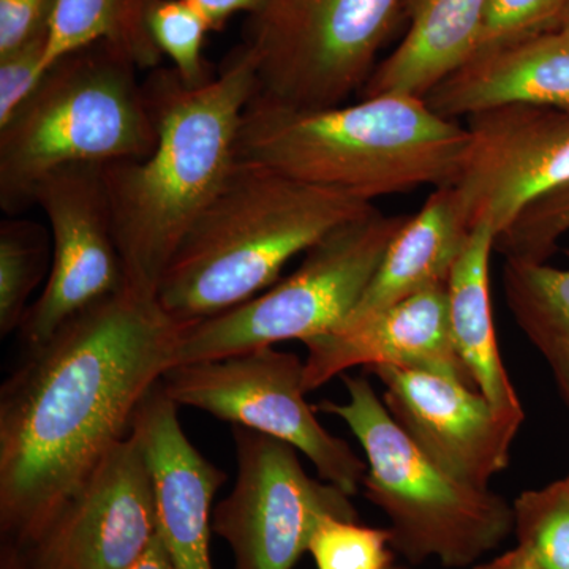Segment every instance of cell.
<instances>
[{
    "instance_id": "836d02e7",
    "label": "cell",
    "mask_w": 569,
    "mask_h": 569,
    "mask_svg": "<svg viewBox=\"0 0 569 569\" xmlns=\"http://www.w3.org/2000/svg\"><path fill=\"white\" fill-rule=\"evenodd\" d=\"M0 569H26L20 561L9 550H2L0 553Z\"/></svg>"
},
{
    "instance_id": "2e32d148",
    "label": "cell",
    "mask_w": 569,
    "mask_h": 569,
    "mask_svg": "<svg viewBox=\"0 0 569 569\" xmlns=\"http://www.w3.org/2000/svg\"><path fill=\"white\" fill-rule=\"evenodd\" d=\"M162 380L142 400L130 433L151 471L157 533L176 569H213V498L227 473L193 447Z\"/></svg>"
},
{
    "instance_id": "6da1fadb",
    "label": "cell",
    "mask_w": 569,
    "mask_h": 569,
    "mask_svg": "<svg viewBox=\"0 0 569 569\" xmlns=\"http://www.w3.org/2000/svg\"><path fill=\"white\" fill-rule=\"evenodd\" d=\"M182 325L130 288L82 310L0 389L2 548L31 541L132 429L173 367Z\"/></svg>"
},
{
    "instance_id": "7a4b0ae2",
    "label": "cell",
    "mask_w": 569,
    "mask_h": 569,
    "mask_svg": "<svg viewBox=\"0 0 569 569\" xmlns=\"http://www.w3.org/2000/svg\"><path fill=\"white\" fill-rule=\"evenodd\" d=\"M257 88L244 47L203 84H186L173 69H156L146 82L156 148L142 159L103 164L112 231L134 293L156 298L183 236L222 187Z\"/></svg>"
},
{
    "instance_id": "d6986e66",
    "label": "cell",
    "mask_w": 569,
    "mask_h": 569,
    "mask_svg": "<svg viewBox=\"0 0 569 569\" xmlns=\"http://www.w3.org/2000/svg\"><path fill=\"white\" fill-rule=\"evenodd\" d=\"M489 0H408L406 39L381 62L362 99L383 93L422 97L470 61Z\"/></svg>"
},
{
    "instance_id": "7402d4cb",
    "label": "cell",
    "mask_w": 569,
    "mask_h": 569,
    "mask_svg": "<svg viewBox=\"0 0 569 569\" xmlns=\"http://www.w3.org/2000/svg\"><path fill=\"white\" fill-rule=\"evenodd\" d=\"M503 290L520 331L545 356L563 396L569 395V268L505 260Z\"/></svg>"
},
{
    "instance_id": "4fadbf2b",
    "label": "cell",
    "mask_w": 569,
    "mask_h": 569,
    "mask_svg": "<svg viewBox=\"0 0 569 569\" xmlns=\"http://www.w3.org/2000/svg\"><path fill=\"white\" fill-rule=\"evenodd\" d=\"M466 127L470 141L452 189L471 230L488 222L498 238L569 181V111L503 104L468 116Z\"/></svg>"
},
{
    "instance_id": "ac0fdd59",
    "label": "cell",
    "mask_w": 569,
    "mask_h": 569,
    "mask_svg": "<svg viewBox=\"0 0 569 569\" xmlns=\"http://www.w3.org/2000/svg\"><path fill=\"white\" fill-rule=\"evenodd\" d=\"M471 231L456 190L438 187L396 236L372 282L342 325L388 309L433 284L448 283Z\"/></svg>"
},
{
    "instance_id": "44dd1931",
    "label": "cell",
    "mask_w": 569,
    "mask_h": 569,
    "mask_svg": "<svg viewBox=\"0 0 569 569\" xmlns=\"http://www.w3.org/2000/svg\"><path fill=\"white\" fill-rule=\"evenodd\" d=\"M157 0H58L48 32L47 71L71 52L111 44L140 70H156L163 54L149 29Z\"/></svg>"
},
{
    "instance_id": "ffe728a7",
    "label": "cell",
    "mask_w": 569,
    "mask_h": 569,
    "mask_svg": "<svg viewBox=\"0 0 569 569\" xmlns=\"http://www.w3.org/2000/svg\"><path fill=\"white\" fill-rule=\"evenodd\" d=\"M492 224L479 222L448 280L449 323L456 350L475 387L501 413L526 417L509 380L493 326L490 254L496 250Z\"/></svg>"
},
{
    "instance_id": "9c48e42d",
    "label": "cell",
    "mask_w": 569,
    "mask_h": 569,
    "mask_svg": "<svg viewBox=\"0 0 569 569\" xmlns=\"http://www.w3.org/2000/svg\"><path fill=\"white\" fill-rule=\"evenodd\" d=\"M302 381L305 361L266 347L171 367L162 387L178 407L197 408L291 445L313 463L318 478L353 497L362 489L367 463L347 440L332 436L318 421Z\"/></svg>"
},
{
    "instance_id": "83f0119b",
    "label": "cell",
    "mask_w": 569,
    "mask_h": 569,
    "mask_svg": "<svg viewBox=\"0 0 569 569\" xmlns=\"http://www.w3.org/2000/svg\"><path fill=\"white\" fill-rule=\"evenodd\" d=\"M568 18L569 0H489L471 59L559 32Z\"/></svg>"
},
{
    "instance_id": "d590c367",
    "label": "cell",
    "mask_w": 569,
    "mask_h": 569,
    "mask_svg": "<svg viewBox=\"0 0 569 569\" xmlns=\"http://www.w3.org/2000/svg\"><path fill=\"white\" fill-rule=\"evenodd\" d=\"M565 399H567L568 406H569V395L565 396ZM567 482L569 485V477L567 478Z\"/></svg>"
},
{
    "instance_id": "4316f807",
    "label": "cell",
    "mask_w": 569,
    "mask_h": 569,
    "mask_svg": "<svg viewBox=\"0 0 569 569\" xmlns=\"http://www.w3.org/2000/svg\"><path fill=\"white\" fill-rule=\"evenodd\" d=\"M569 231V181L531 203L503 234L496 250L505 260L546 263L557 241Z\"/></svg>"
},
{
    "instance_id": "5bb4252c",
    "label": "cell",
    "mask_w": 569,
    "mask_h": 569,
    "mask_svg": "<svg viewBox=\"0 0 569 569\" xmlns=\"http://www.w3.org/2000/svg\"><path fill=\"white\" fill-rule=\"evenodd\" d=\"M385 406L408 437L451 477L489 489L509 463L526 417L501 413L478 389L429 370L381 366Z\"/></svg>"
},
{
    "instance_id": "1f68e13d",
    "label": "cell",
    "mask_w": 569,
    "mask_h": 569,
    "mask_svg": "<svg viewBox=\"0 0 569 569\" xmlns=\"http://www.w3.org/2000/svg\"><path fill=\"white\" fill-rule=\"evenodd\" d=\"M473 569H541L526 549L516 546L515 549L501 553L496 559L475 565Z\"/></svg>"
},
{
    "instance_id": "d6a6232c",
    "label": "cell",
    "mask_w": 569,
    "mask_h": 569,
    "mask_svg": "<svg viewBox=\"0 0 569 569\" xmlns=\"http://www.w3.org/2000/svg\"><path fill=\"white\" fill-rule=\"evenodd\" d=\"M129 569H176L173 561L168 556L159 533L153 538L151 546L142 553L141 559Z\"/></svg>"
},
{
    "instance_id": "9a60e30c",
    "label": "cell",
    "mask_w": 569,
    "mask_h": 569,
    "mask_svg": "<svg viewBox=\"0 0 569 569\" xmlns=\"http://www.w3.org/2000/svg\"><path fill=\"white\" fill-rule=\"evenodd\" d=\"M305 391L312 392L353 367L429 370L475 387L456 350L448 283L433 284L372 316L306 340Z\"/></svg>"
},
{
    "instance_id": "52a82bcc",
    "label": "cell",
    "mask_w": 569,
    "mask_h": 569,
    "mask_svg": "<svg viewBox=\"0 0 569 569\" xmlns=\"http://www.w3.org/2000/svg\"><path fill=\"white\" fill-rule=\"evenodd\" d=\"M410 216L376 206L339 224L305 253L301 266L244 305L182 326L173 367L213 361L328 335L353 312L389 246Z\"/></svg>"
},
{
    "instance_id": "484cf974",
    "label": "cell",
    "mask_w": 569,
    "mask_h": 569,
    "mask_svg": "<svg viewBox=\"0 0 569 569\" xmlns=\"http://www.w3.org/2000/svg\"><path fill=\"white\" fill-rule=\"evenodd\" d=\"M317 569H387L392 561L389 529L326 518L309 545Z\"/></svg>"
},
{
    "instance_id": "603a6c76",
    "label": "cell",
    "mask_w": 569,
    "mask_h": 569,
    "mask_svg": "<svg viewBox=\"0 0 569 569\" xmlns=\"http://www.w3.org/2000/svg\"><path fill=\"white\" fill-rule=\"evenodd\" d=\"M51 236L40 224L9 220L0 228V335L20 329L29 296L47 269Z\"/></svg>"
},
{
    "instance_id": "30bf717a",
    "label": "cell",
    "mask_w": 569,
    "mask_h": 569,
    "mask_svg": "<svg viewBox=\"0 0 569 569\" xmlns=\"http://www.w3.org/2000/svg\"><path fill=\"white\" fill-rule=\"evenodd\" d=\"M233 438L238 475L212 515L233 569H293L326 518L358 519L351 497L310 478L291 445L239 426Z\"/></svg>"
},
{
    "instance_id": "8fae6325",
    "label": "cell",
    "mask_w": 569,
    "mask_h": 569,
    "mask_svg": "<svg viewBox=\"0 0 569 569\" xmlns=\"http://www.w3.org/2000/svg\"><path fill=\"white\" fill-rule=\"evenodd\" d=\"M157 537L151 471L129 433L20 546L2 548L26 569H129Z\"/></svg>"
},
{
    "instance_id": "e0dca14e",
    "label": "cell",
    "mask_w": 569,
    "mask_h": 569,
    "mask_svg": "<svg viewBox=\"0 0 569 569\" xmlns=\"http://www.w3.org/2000/svg\"><path fill=\"white\" fill-rule=\"evenodd\" d=\"M425 100L452 121L515 103L569 111V47L549 33L478 56L433 86Z\"/></svg>"
},
{
    "instance_id": "4dcf8cb0",
    "label": "cell",
    "mask_w": 569,
    "mask_h": 569,
    "mask_svg": "<svg viewBox=\"0 0 569 569\" xmlns=\"http://www.w3.org/2000/svg\"><path fill=\"white\" fill-rule=\"evenodd\" d=\"M193 9L203 14L211 31L223 28L224 22L236 13L253 14L264 0H187Z\"/></svg>"
},
{
    "instance_id": "277c9868",
    "label": "cell",
    "mask_w": 569,
    "mask_h": 569,
    "mask_svg": "<svg viewBox=\"0 0 569 569\" xmlns=\"http://www.w3.org/2000/svg\"><path fill=\"white\" fill-rule=\"evenodd\" d=\"M372 206L236 159L183 236L157 302L182 326L244 305L272 287L296 254Z\"/></svg>"
},
{
    "instance_id": "8992f818",
    "label": "cell",
    "mask_w": 569,
    "mask_h": 569,
    "mask_svg": "<svg viewBox=\"0 0 569 569\" xmlns=\"http://www.w3.org/2000/svg\"><path fill=\"white\" fill-rule=\"evenodd\" d=\"M346 402L323 400L366 452L362 490L387 515L392 549L411 565L436 559L467 568L500 548L515 530L512 505L490 489L463 485L433 462L389 413L362 377L342 376Z\"/></svg>"
},
{
    "instance_id": "3957f363",
    "label": "cell",
    "mask_w": 569,
    "mask_h": 569,
    "mask_svg": "<svg viewBox=\"0 0 569 569\" xmlns=\"http://www.w3.org/2000/svg\"><path fill=\"white\" fill-rule=\"evenodd\" d=\"M470 134L422 97L383 93L326 110H291L252 99L236 159L372 203L419 187L452 186Z\"/></svg>"
},
{
    "instance_id": "e575fe53",
    "label": "cell",
    "mask_w": 569,
    "mask_h": 569,
    "mask_svg": "<svg viewBox=\"0 0 569 569\" xmlns=\"http://www.w3.org/2000/svg\"><path fill=\"white\" fill-rule=\"evenodd\" d=\"M553 39L559 41V43L565 44V47H569V18L559 32L552 33Z\"/></svg>"
},
{
    "instance_id": "f1b7e54d",
    "label": "cell",
    "mask_w": 569,
    "mask_h": 569,
    "mask_svg": "<svg viewBox=\"0 0 569 569\" xmlns=\"http://www.w3.org/2000/svg\"><path fill=\"white\" fill-rule=\"evenodd\" d=\"M47 47L48 32L0 56V126L9 121L47 74Z\"/></svg>"
},
{
    "instance_id": "8d00e7d4",
    "label": "cell",
    "mask_w": 569,
    "mask_h": 569,
    "mask_svg": "<svg viewBox=\"0 0 569 569\" xmlns=\"http://www.w3.org/2000/svg\"><path fill=\"white\" fill-rule=\"evenodd\" d=\"M387 569H389V568H387Z\"/></svg>"
},
{
    "instance_id": "cb8c5ba5",
    "label": "cell",
    "mask_w": 569,
    "mask_h": 569,
    "mask_svg": "<svg viewBox=\"0 0 569 569\" xmlns=\"http://www.w3.org/2000/svg\"><path fill=\"white\" fill-rule=\"evenodd\" d=\"M518 546L541 569H569V485L567 479L526 490L512 503Z\"/></svg>"
},
{
    "instance_id": "5b68a950",
    "label": "cell",
    "mask_w": 569,
    "mask_h": 569,
    "mask_svg": "<svg viewBox=\"0 0 569 569\" xmlns=\"http://www.w3.org/2000/svg\"><path fill=\"white\" fill-rule=\"evenodd\" d=\"M137 66L108 43L62 58L0 126V206H32L44 176L69 164H107L149 156L157 144Z\"/></svg>"
},
{
    "instance_id": "7c38bea8",
    "label": "cell",
    "mask_w": 569,
    "mask_h": 569,
    "mask_svg": "<svg viewBox=\"0 0 569 569\" xmlns=\"http://www.w3.org/2000/svg\"><path fill=\"white\" fill-rule=\"evenodd\" d=\"M32 206L50 222L52 247L48 282L20 326L28 350L47 342L82 310L127 288L103 164H69L44 176L33 189Z\"/></svg>"
},
{
    "instance_id": "d4e9b609",
    "label": "cell",
    "mask_w": 569,
    "mask_h": 569,
    "mask_svg": "<svg viewBox=\"0 0 569 569\" xmlns=\"http://www.w3.org/2000/svg\"><path fill=\"white\" fill-rule=\"evenodd\" d=\"M149 29L157 48L173 62V70L186 84L211 80L203 61V41L211 26L187 0H157L149 17Z\"/></svg>"
},
{
    "instance_id": "f546056e",
    "label": "cell",
    "mask_w": 569,
    "mask_h": 569,
    "mask_svg": "<svg viewBox=\"0 0 569 569\" xmlns=\"http://www.w3.org/2000/svg\"><path fill=\"white\" fill-rule=\"evenodd\" d=\"M58 0H0V56L50 32Z\"/></svg>"
},
{
    "instance_id": "ba28073f",
    "label": "cell",
    "mask_w": 569,
    "mask_h": 569,
    "mask_svg": "<svg viewBox=\"0 0 569 569\" xmlns=\"http://www.w3.org/2000/svg\"><path fill=\"white\" fill-rule=\"evenodd\" d=\"M402 0H264L247 24L257 96L326 110L365 89Z\"/></svg>"
}]
</instances>
